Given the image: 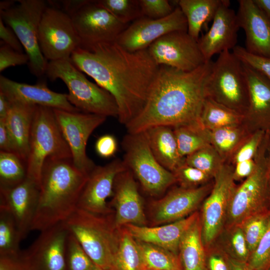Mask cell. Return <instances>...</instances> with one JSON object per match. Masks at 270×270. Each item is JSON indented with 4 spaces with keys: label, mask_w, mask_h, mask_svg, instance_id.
<instances>
[{
    "label": "cell",
    "mask_w": 270,
    "mask_h": 270,
    "mask_svg": "<svg viewBox=\"0 0 270 270\" xmlns=\"http://www.w3.org/2000/svg\"><path fill=\"white\" fill-rule=\"evenodd\" d=\"M70 60L114 98L124 126L144 108L160 66L147 49L132 52L116 42L80 46Z\"/></svg>",
    "instance_id": "cell-1"
},
{
    "label": "cell",
    "mask_w": 270,
    "mask_h": 270,
    "mask_svg": "<svg viewBox=\"0 0 270 270\" xmlns=\"http://www.w3.org/2000/svg\"><path fill=\"white\" fill-rule=\"evenodd\" d=\"M212 64L211 60L190 72L160 66L144 108L125 126L128 132L200 124Z\"/></svg>",
    "instance_id": "cell-2"
},
{
    "label": "cell",
    "mask_w": 270,
    "mask_h": 270,
    "mask_svg": "<svg viewBox=\"0 0 270 270\" xmlns=\"http://www.w3.org/2000/svg\"><path fill=\"white\" fill-rule=\"evenodd\" d=\"M88 175L72 158H48L40 175V194L31 230L40 232L64 222L78 208Z\"/></svg>",
    "instance_id": "cell-3"
},
{
    "label": "cell",
    "mask_w": 270,
    "mask_h": 270,
    "mask_svg": "<svg viewBox=\"0 0 270 270\" xmlns=\"http://www.w3.org/2000/svg\"><path fill=\"white\" fill-rule=\"evenodd\" d=\"M64 222L96 266L112 270L119 240L114 216L98 215L76 208Z\"/></svg>",
    "instance_id": "cell-4"
},
{
    "label": "cell",
    "mask_w": 270,
    "mask_h": 270,
    "mask_svg": "<svg viewBox=\"0 0 270 270\" xmlns=\"http://www.w3.org/2000/svg\"><path fill=\"white\" fill-rule=\"evenodd\" d=\"M46 74L51 80L59 78L64 82L68 88V100L80 112L118 118L114 98L90 82L70 59L49 62Z\"/></svg>",
    "instance_id": "cell-5"
},
{
    "label": "cell",
    "mask_w": 270,
    "mask_h": 270,
    "mask_svg": "<svg viewBox=\"0 0 270 270\" xmlns=\"http://www.w3.org/2000/svg\"><path fill=\"white\" fill-rule=\"evenodd\" d=\"M48 158H72L54 109L37 106L32 122L26 160L27 178L39 186L42 168Z\"/></svg>",
    "instance_id": "cell-6"
},
{
    "label": "cell",
    "mask_w": 270,
    "mask_h": 270,
    "mask_svg": "<svg viewBox=\"0 0 270 270\" xmlns=\"http://www.w3.org/2000/svg\"><path fill=\"white\" fill-rule=\"evenodd\" d=\"M122 145L126 166L150 196L162 194L176 182L174 174L163 167L154 156L144 132H128Z\"/></svg>",
    "instance_id": "cell-7"
},
{
    "label": "cell",
    "mask_w": 270,
    "mask_h": 270,
    "mask_svg": "<svg viewBox=\"0 0 270 270\" xmlns=\"http://www.w3.org/2000/svg\"><path fill=\"white\" fill-rule=\"evenodd\" d=\"M10 8L0 10V18L14 31L29 58L30 70L40 77L46 74L48 62L38 41L40 22L46 8L43 0H19Z\"/></svg>",
    "instance_id": "cell-8"
},
{
    "label": "cell",
    "mask_w": 270,
    "mask_h": 270,
    "mask_svg": "<svg viewBox=\"0 0 270 270\" xmlns=\"http://www.w3.org/2000/svg\"><path fill=\"white\" fill-rule=\"evenodd\" d=\"M207 96L236 112L248 108V84L243 64L230 50L213 62L206 85Z\"/></svg>",
    "instance_id": "cell-9"
},
{
    "label": "cell",
    "mask_w": 270,
    "mask_h": 270,
    "mask_svg": "<svg viewBox=\"0 0 270 270\" xmlns=\"http://www.w3.org/2000/svg\"><path fill=\"white\" fill-rule=\"evenodd\" d=\"M38 41L43 56L50 62L70 59L73 52L81 46L70 16L54 6H48L43 12Z\"/></svg>",
    "instance_id": "cell-10"
},
{
    "label": "cell",
    "mask_w": 270,
    "mask_h": 270,
    "mask_svg": "<svg viewBox=\"0 0 270 270\" xmlns=\"http://www.w3.org/2000/svg\"><path fill=\"white\" fill-rule=\"evenodd\" d=\"M54 115L70 149L76 166L86 175L96 166L87 156L86 146L92 132L106 120L104 116L54 109Z\"/></svg>",
    "instance_id": "cell-11"
},
{
    "label": "cell",
    "mask_w": 270,
    "mask_h": 270,
    "mask_svg": "<svg viewBox=\"0 0 270 270\" xmlns=\"http://www.w3.org/2000/svg\"><path fill=\"white\" fill-rule=\"evenodd\" d=\"M147 50L158 66L190 72L206 62L198 42L186 31L168 33L154 41Z\"/></svg>",
    "instance_id": "cell-12"
},
{
    "label": "cell",
    "mask_w": 270,
    "mask_h": 270,
    "mask_svg": "<svg viewBox=\"0 0 270 270\" xmlns=\"http://www.w3.org/2000/svg\"><path fill=\"white\" fill-rule=\"evenodd\" d=\"M70 16L80 40V46L116 42L128 26L96 0H88Z\"/></svg>",
    "instance_id": "cell-13"
},
{
    "label": "cell",
    "mask_w": 270,
    "mask_h": 270,
    "mask_svg": "<svg viewBox=\"0 0 270 270\" xmlns=\"http://www.w3.org/2000/svg\"><path fill=\"white\" fill-rule=\"evenodd\" d=\"M214 176L212 191L202 208L201 234L204 246L214 241L226 222L230 201L236 189L234 172L230 167L222 165Z\"/></svg>",
    "instance_id": "cell-14"
},
{
    "label": "cell",
    "mask_w": 270,
    "mask_h": 270,
    "mask_svg": "<svg viewBox=\"0 0 270 270\" xmlns=\"http://www.w3.org/2000/svg\"><path fill=\"white\" fill-rule=\"evenodd\" d=\"M175 31L188 32L186 18L178 6L169 16L160 19L142 16L134 21L116 42L125 50L134 52L147 49L162 36Z\"/></svg>",
    "instance_id": "cell-15"
},
{
    "label": "cell",
    "mask_w": 270,
    "mask_h": 270,
    "mask_svg": "<svg viewBox=\"0 0 270 270\" xmlns=\"http://www.w3.org/2000/svg\"><path fill=\"white\" fill-rule=\"evenodd\" d=\"M69 230L64 222L40 232L20 258L26 270H66V246Z\"/></svg>",
    "instance_id": "cell-16"
},
{
    "label": "cell",
    "mask_w": 270,
    "mask_h": 270,
    "mask_svg": "<svg viewBox=\"0 0 270 270\" xmlns=\"http://www.w3.org/2000/svg\"><path fill=\"white\" fill-rule=\"evenodd\" d=\"M127 169L122 160L116 158L104 166H96L88 174L77 207L102 216L112 214L106 200L113 194L116 176Z\"/></svg>",
    "instance_id": "cell-17"
},
{
    "label": "cell",
    "mask_w": 270,
    "mask_h": 270,
    "mask_svg": "<svg viewBox=\"0 0 270 270\" xmlns=\"http://www.w3.org/2000/svg\"><path fill=\"white\" fill-rule=\"evenodd\" d=\"M112 205L115 208L114 222L116 228L126 224L146 226L142 199L132 173L128 168L116 176Z\"/></svg>",
    "instance_id": "cell-18"
},
{
    "label": "cell",
    "mask_w": 270,
    "mask_h": 270,
    "mask_svg": "<svg viewBox=\"0 0 270 270\" xmlns=\"http://www.w3.org/2000/svg\"><path fill=\"white\" fill-rule=\"evenodd\" d=\"M230 2L222 0L207 32L198 40L206 62L211 60L216 54L230 50L236 46L240 28L236 14L230 8Z\"/></svg>",
    "instance_id": "cell-19"
},
{
    "label": "cell",
    "mask_w": 270,
    "mask_h": 270,
    "mask_svg": "<svg viewBox=\"0 0 270 270\" xmlns=\"http://www.w3.org/2000/svg\"><path fill=\"white\" fill-rule=\"evenodd\" d=\"M207 192L206 186L174 189L150 204L152 225L157 226L183 219L192 214Z\"/></svg>",
    "instance_id": "cell-20"
},
{
    "label": "cell",
    "mask_w": 270,
    "mask_h": 270,
    "mask_svg": "<svg viewBox=\"0 0 270 270\" xmlns=\"http://www.w3.org/2000/svg\"><path fill=\"white\" fill-rule=\"evenodd\" d=\"M39 194L40 186L28 178L16 186L0 188V208L12 216L23 239L31 230Z\"/></svg>",
    "instance_id": "cell-21"
},
{
    "label": "cell",
    "mask_w": 270,
    "mask_h": 270,
    "mask_svg": "<svg viewBox=\"0 0 270 270\" xmlns=\"http://www.w3.org/2000/svg\"><path fill=\"white\" fill-rule=\"evenodd\" d=\"M0 92L10 102L42 106L74 112H80L69 102L67 94L50 90L44 82L29 84L18 82L0 75Z\"/></svg>",
    "instance_id": "cell-22"
},
{
    "label": "cell",
    "mask_w": 270,
    "mask_h": 270,
    "mask_svg": "<svg viewBox=\"0 0 270 270\" xmlns=\"http://www.w3.org/2000/svg\"><path fill=\"white\" fill-rule=\"evenodd\" d=\"M240 28L246 34V50L252 54L270 58V18L253 0H238Z\"/></svg>",
    "instance_id": "cell-23"
},
{
    "label": "cell",
    "mask_w": 270,
    "mask_h": 270,
    "mask_svg": "<svg viewBox=\"0 0 270 270\" xmlns=\"http://www.w3.org/2000/svg\"><path fill=\"white\" fill-rule=\"evenodd\" d=\"M264 184V170L257 165L252 174L235 189L232 194L226 222L228 226L239 225L256 214L262 200Z\"/></svg>",
    "instance_id": "cell-24"
},
{
    "label": "cell",
    "mask_w": 270,
    "mask_h": 270,
    "mask_svg": "<svg viewBox=\"0 0 270 270\" xmlns=\"http://www.w3.org/2000/svg\"><path fill=\"white\" fill-rule=\"evenodd\" d=\"M199 217L197 212L169 224L147 226L126 224L124 228L136 240L151 244L178 255L180 240L188 228Z\"/></svg>",
    "instance_id": "cell-25"
},
{
    "label": "cell",
    "mask_w": 270,
    "mask_h": 270,
    "mask_svg": "<svg viewBox=\"0 0 270 270\" xmlns=\"http://www.w3.org/2000/svg\"><path fill=\"white\" fill-rule=\"evenodd\" d=\"M150 150L158 162L174 172L184 163L178 152L176 136L171 127L160 126L144 131Z\"/></svg>",
    "instance_id": "cell-26"
},
{
    "label": "cell",
    "mask_w": 270,
    "mask_h": 270,
    "mask_svg": "<svg viewBox=\"0 0 270 270\" xmlns=\"http://www.w3.org/2000/svg\"><path fill=\"white\" fill-rule=\"evenodd\" d=\"M36 106L19 102H10V108L5 119L14 142L16 152L26 162L29 152L32 122Z\"/></svg>",
    "instance_id": "cell-27"
},
{
    "label": "cell",
    "mask_w": 270,
    "mask_h": 270,
    "mask_svg": "<svg viewBox=\"0 0 270 270\" xmlns=\"http://www.w3.org/2000/svg\"><path fill=\"white\" fill-rule=\"evenodd\" d=\"M199 217L186 231L179 246L184 270H205V254Z\"/></svg>",
    "instance_id": "cell-28"
},
{
    "label": "cell",
    "mask_w": 270,
    "mask_h": 270,
    "mask_svg": "<svg viewBox=\"0 0 270 270\" xmlns=\"http://www.w3.org/2000/svg\"><path fill=\"white\" fill-rule=\"evenodd\" d=\"M248 90V112L254 116H270V80L243 64Z\"/></svg>",
    "instance_id": "cell-29"
},
{
    "label": "cell",
    "mask_w": 270,
    "mask_h": 270,
    "mask_svg": "<svg viewBox=\"0 0 270 270\" xmlns=\"http://www.w3.org/2000/svg\"><path fill=\"white\" fill-rule=\"evenodd\" d=\"M222 0H180L178 6L188 24V32L198 42L202 26L212 20Z\"/></svg>",
    "instance_id": "cell-30"
},
{
    "label": "cell",
    "mask_w": 270,
    "mask_h": 270,
    "mask_svg": "<svg viewBox=\"0 0 270 270\" xmlns=\"http://www.w3.org/2000/svg\"><path fill=\"white\" fill-rule=\"evenodd\" d=\"M118 230V244L112 270H144L146 266L136 240L124 228Z\"/></svg>",
    "instance_id": "cell-31"
},
{
    "label": "cell",
    "mask_w": 270,
    "mask_h": 270,
    "mask_svg": "<svg viewBox=\"0 0 270 270\" xmlns=\"http://www.w3.org/2000/svg\"><path fill=\"white\" fill-rule=\"evenodd\" d=\"M136 242L146 268L156 270H182L178 255L151 244L138 240Z\"/></svg>",
    "instance_id": "cell-32"
},
{
    "label": "cell",
    "mask_w": 270,
    "mask_h": 270,
    "mask_svg": "<svg viewBox=\"0 0 270 270\" xmlns=\"http://www.w3.org/2000/svg\"><path fill=\"white\" fill-rule=\"evenodd\" d=\"M239 118L236 111L207 97L200 116V124L212 130L234 126Z\"/></svg>",
    "instance_id": "cell-33"
},
{
    "label": "cell",
    "mask_w": 270,
    "mask_h": 270,
    "mask_svg": "<svg viewBox=\"0 0 270 270\" xmlns=\"http://www.w3.org/2000/svg\"><path fill=\"white\" fill-rule=\"evenodd\" d=\"M26 178V162L16 153L0 151V188L16 186Z\"/></svg>",
    "instance_id": "cell-34"
},
{
    "label": "cell",
    "mask_w": 270,
    "mask_h": 270,
    "mask_svg": "<svg viewBox=\"0 0 270 270\" xmlns=\"http://www.w3.org/2000/svg\"><path fill=\"white\" fill-rule=\"evenodd\" d=\"M200 126V124H194L174 128V132L182 158L208 146L206 136Z\"/></svg>",
    "instance_id": "cell-35"
},
{
    "label": "cell",
    "mask_w": 270,
    "mask_h": 270,
    "mask_svg": "<svg viewBox=\"0 0 270 270\" xmlns=\"http://www.w3.org/2000/svg\"><path fill=\"white\" fill-rule=\"evenodd\" d=\"M12 216L0 208V256H18L20 243L22 240Z\"/></svg>",
    "instance_id": "cell-36"
},
{
    "label": "cell",
    "mask_w": 270,
    "mask_h": 270,
    "mask_svg": "<svg viewBox=\"0 0 270 270\" xmlns=\"http://www.w3.org/2000/svg\"><path fill=\"white\" fill-rule=\"evenodd\" d=\"M66 270H96L98 268L69 231L66 246Z\"/></svg>",
    "instance_id": "cell-37"
},
{
    "label": "cell",
    "mask_w": 270,
    "mask_h": 270,
    "mask_svg": "<svg viewBox=\"0 0 270 270\" xmlns=\"http://www.w3.org/2000/svg\"><path fill=\"white\" fill-rule=\"evenodd\" d=\"M97 4L127 24L142 16L138 0H98Z\"/></svg>",
    "instance_id": "cell-38"
},
{
    "label": "cell",
    "mask_w": 270,
    "mask_h": 270,
    "mask_svg": "<svg viewBox=\"0 0 270 270\" xmlns=\"http://www.w3.org/2000/svg\"><path fill=\"white\" fill-rule=\"evenodd\" d=\"M185 163L212 176L216 174L222 165L214 149L209 146L187 156Z\"/></svg>",
    "instance_id": "cell-39"
},
{
    "label": "cell",
    "mask_w": 270,
    "mask_h": 270,
    "mask_svg": "<svg viewBox=\"0 0 270 270\" xmlns=\"http://www.w3.org/2000/svg\"><path fill=\"white\" fill-rule=\"evenodd\" d=\"M268 220V218L256 214L239 224L250 253L255 250L263 236L267 228Z\"/></svg>",
    "instance_id": "cell-40"
},
{
    "label": "cell",
    "mask_w": 270,
    "mask_h": 270,
    "mask_svg": "<svg viewBox=\"0 0 270 270\" xmlns=\"http://www.w3.org/2000/svg\"><path fill=\"white\" fill-rule=\"evenodd\" d=\"M248 259V266L254 270H264L270 264V216L266 230Z\"/></svg>",
    "instance_id": "cell-41"
},
{
    "label": "cell",
    "mask_w": 270,
    "mask_h": 270,
    "mask_svg": "<svg viewBox=\"0 0 270 270\" xmlns=\"http://www.w3.org/2000/svg\"><path fill=\"white\" fill-rule=\"evenodd\" d=\"M231 228L227 238L226 248L236 258L234 260L245 262L249 258L250 252L242 230L240 225Z\"/></svg>",
    "instance_id": "cell-42"
},
{
    "label": "cell",
    "mask_w": 270,
    "mask_h": 270,
    "mask_svg": "<svg viewBox=\"0 0 270 270\" xmlns=\"http://www.w3.org/2000/svg\"><path fill=\"white\" fill-rule=\"evenodd\" d=\"M211 139L216 148L222 153L230 151L238 143L240 134L233 126L212 130Z\"/></svg>",
    "instance_id": "cell-43"
},
{
    "label": "cell",
    "mask_w": 270,
    "mask_h": 270,
    "mask_svg": "<svg viewBox=\"0 0 270 270\" xmlns=\"http://www.w3.org/2000/svg\"><path fill=\"white\" fill-rule=\"evenodd\" d=\"M232 52L242 64L256 70L270 80V58L252 54L244 48L238 46H236Z\"/></svg>",
    "instance_id": "cell-44"
},
{
    "label": "cell",
    "mask_w": 270,
    "mask_h": 270,
    "mask_svg": "<svg viewBox=\"0 0 270 270\" xmlns=\"http://www.w3.org/2000/svg\"><path fill=\"white\" fill-rule=\"evenodd\" d=\"M178 182L184 188H194L195 186L206 182L210 176L206 172L185 163L173 172Z\"/></svg>",
    "instance_id": "cell-45"
},
{
    "label": "cell",
    "mask_w": 270,
    "mask_h": 270,
    "mask_svg": "<svg viewBox=\"0 0 270 270\" xmlns=\"http://www.w3.org/2000/svg\"><path fill=\"white\" fill-rule=\"evenodd\" d=\"M142 16L152 19L164 18L175 8L168 0H138Z\"/></svg>",
    "instance_id": "cell-46"
},
{
    "label": "cell",
    "mask_w": 270,
    "mask_h": 270,
    "mask_svg": "<svg viewBox=\"0 0 270 270\" xmlns=\"http://www.w3.org/2000/svg\"><path fill=\"white\" fill-rule=\"evenodd\" d=\"M29 58L26 54L18 52L10 46L2 44L0 47V72L16 66L28 63Z\"/></svg>",
    "instance_id": "cell-47"
},
{
    "label": "cell",
    "mask_w": 270,
    "mask_h": 270,
    "mask_svg": "<svg viewBox=\"0 0 270 270\" xmlns=\"http://www.w3.org/2000/svg\"><path fill=\"white\" fill-rule=\"evenodd\" d=\"M117 148L116 138L110 134H105L100 136L95 144L96 154L103 158H109L114 156L117 150Z\"/></svg>",
    "instance_id": "cell-48"
},
{
    "label": "cell",
    "mask_w": 270,
    "mask_h": 270,
    "mask_svg": "<svg viewBox=\"0 0 270 270\" xmlns=\"http://www.w3.org/2000/svg\"><path fill=\"white\" fill-rule=\"evenodd\" d=\"M262 133L254 134L238 151L235 157L236 163L252 160L261 139Z\"/></svg>",
    "instance_id": "cell-49"
},
{
    "label": "cell",
    "mask_w": 270,
    "mask_h": 270,
    "mask_svg": "<svg viewBox=\"0 0 270 270\" xmlns=\"http://www.w3.org/2000/svg\"><path fill=\"white\" fill-rule=\"evenodd\" d=\"M0 38L2 44L15 50L22 52L23 46L17 36L12 28L5 24L0 18Z\"/></svg>",
    "instance_id": "cell-50"
},
{
    "label": "cell",
    "mask_w": 270,
    "mask_h": 270,
    "mask_svg": "<svg viewBox=\"0 0 270 270\" xmlns=\"http://www.w3.org/2000/svg\"><path fill=\"white\" fill-rule=\"evenodd\" d=\"M0 151L16 154L13 140L4 119H0Z\"/></svg>",
    "instance_id": "cell-51"
},
{
    "label": "cell",
    "mask_w": 270,
    "mask_h": 270,
    "mask_svg": "<svg viewBox=\"0 0 270 270\" xmlns=\"http://www.w3.org/2000/svg\"><path fill=\"white\" fill-rule=\"evenodd\" d=\"M20 254L14 256H0V270H26Z\"/></svg>",
    "instance_id": "cell-52"
},
{
    "label": "cell",
    "mask_w": 270,
    "mask_h": 270,
    "mask_svg": "<svg viewBox=\"0 0 270 270\" xmlns=\"http://www.w3.org/2000/svg\"><path fill=\"white\" fill-rule=\"evenodd\" d=\"M256 166L252 160L236 163L235 170L234 171V179L247 178L254 172Z\"/></svg>",
    "instance_id": "cell-53"
},
{
    "label": "cell",
    "mask_w": 270,
    "mask_h": 270,
    "mask_svg": "<svg viewBox=\"0 0 270 270\" xmlns=\"http://www.w3.org/2000/svg\"><path fill=\"white\" fill-rule=\"evenodd\" d=\"M210 270H229L224 258L219 254H212L208 258Z\"/></svg>",
    "instance_id": "cell-54"
},
{
    "label": "cell",
    "mask_w": 270,
    "mask_h": 270,
    "mask_svg": "<svg viewBox=\"0 0 270 270\" xmlns=\"http://www.w3.org/2000/svg\"><path fill=\"white\" fill-rule=\"evenodd\" d=\"M88 2V0H62L61 2L62 10L70 16L82 7Z\"/></svg>",
    "instance_id": "cell-55"
},
{
    "label": "cell",
    "mask_w": 270,
    "mask_h": 270,
    "mask_svg": "<svg viewBox=\"0 0 270 270\" xmlns=\"http://www.w3.org/2000/svg\"><path fill=\"white\" fill-rule=\"evenodd\" d=\"M10 108V102L2 92H0V119H6Z\"/></svg>",
    "instance_id": "cell-56"
},
{
    "label": "cell",
    "mask_w": 270,
    "mask_h": 270,
    "mask_svg": "<svg viewBox=\"0 0 270 270\" xmlns=\"http://www.w3.org/2000/svg\"><path fill=\"white\" fill-rule=\"evenodd\" d=\"M229 270H254L249 266L234 259H230L228 260Z\"/></svg>",
    "instance_id": "cell-57"
},
{
    "label": "cell",
    "mask_w": 270,
    "mask_h": 270,
    "mask_svg": "<svg viewBox=\"0 0 270 270\" xmlns=\"http://www.w3.org/2000/svg\"><path fill=\"white\" fill-rule=\"evenodd\" d=\"M256 6L270 18V0H253Z\"/></svg>",
    "instance_id": "cell-58"
},
{
    "label": "cell",
    "mask_w": 270,
    "mask_h": 270,
    "mask_svg": "<svg viewBox=\"0 0 270 270\" xmlns=\"http://www.w3.org/2000/svg\"><path fill=\"white\" fill-rule=\"evenodd\" d=\"M96 270H110L108 269H104L100 268H97Z\"/></svg>",
    "instance_id": "cell-59"
},
{
    "label": "cell",
    "mask_w": 270,
    "mask_h": 270,
    "mask_svg": "<svg viewBox=\"0 0 270 270\" xmlns=\"http://www.w3.org/2000/svg\"><path fill=\"white\" fill-rule=\"evenodd\" d=\"M144 270H156L152 269V268H144Z\"/></svg>",
    "instance_id": "cell-60"
},
{
    "label": "cell",
    "mask_w": 270,
    "mask_h": 270,
    "mask_svg": "<svg viewBox=\"0 0 270 270\" xmlns=\"http://www.w3.org/2000/svg\"><path fill=\"white\" fill-rule=\"evenodd\" d=\"M268 270H270V268H269V269Z\"/></svg>",
    "instance_id": "cell-61"
}]
</instances>
